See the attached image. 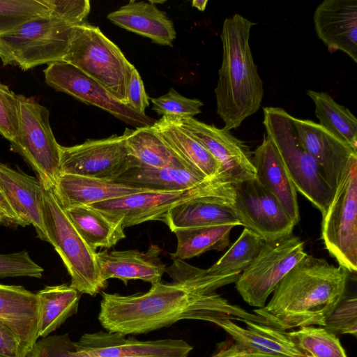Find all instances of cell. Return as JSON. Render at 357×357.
Segmentation results:
<instances>
[{"label":"cell","mask_w":357,"mask_h":357,"mask_svg":"<svg viewBox=\"0 0 357 357\" xmlns=\"http://www.w3.org/2000/svg\"><path fill=\"white\" fill-rule=\"evenodd\" d=\"M50 13L43 0H0V34Z\"/></svg>","instance_id":"obj_36"},{"label":"cell","mask_w":357,"mask_h":357,"mask_svg":"<svg viewBox=\"0 0 357 357\" xmlns=\"http://www.w3.org/2000/svg\"><path fill=\"white\" fill-rule=\"evenodd\" d=\"M285 333L306 357H347L335 334L323 326H304Z\"/></svg>","instance_id":"obj_35"},{"label":"cell","mask_w":357,"mask_h":357,"mask_svg":"<svg viewBox=\"0 0 357 357\" xmlns=\"http://www.w3.org/2000/svg\"><path fill=\"white\" fill-rule=\"evenodd\" d=\"M153 128L174 153L208 179L217 177L220 165L208 150L188 131L163 115Z\"/></svg>","instance_id":"obj_28"},{"label":"cell","mask_w":357,"mask_h":357,"mask_svg":"<svg viewBox=\"0 0 357 357\" xmlns=\"http://www.w3.org/2000/svg\"><path fill=\"white\" fill-rule=\"evenodd\" d=\"M152 109L158 115L193 117L202 112L203 102L197 98H188L171 88L169 91L158 97L151 98Z\"/></svg>","instance_id":"obj_37"},{"label":"cell","mask_w":357,"mask_h":357,"mask_svg":"<svg viewBox=\"0 0 357 357\" xmlns=\"http://www.w3.org/2000/svg\"><path fill=\"white\" fill-rule=\"evenodd\" d=\"M98 318L107 331L126 335L149 333L184 319L215 324L225 319L249 321L268 326L264 318L231 304L216 291L176 282H159L140 294L103 292Z\"/></svg>","instance_id":"obj_1"},{"label":"cell","mask_w":357,"mask_h":357,"mask_svg":"<svg viewBox=\"0 0 357 357\" xmlns=\"http://www.w3.org/2000/svg\"><path fill=\"white\" fill-rule=\"evenodd\" d=\"M80 294L77 289L66 284L47 286L36 293L38 337L48 336L76 314Z\"/></svg>","instance_id":"obj_29"},{"label":"cell","mask_w":357,"mask_h":357,"mask_svg":"<svg viewBox=\"0 0 357 357\" xmlns=\"http://www.w3.org/2000/svg\"><path fill=\"white\" fill-rule=\"evenodd\" d=\"M206 180L208 178L195 171L151 167L132 157L129 167L114 181L156 191H183L193 188Z\"/></svg>","instance_id":"obj_26"},{"label":"cell","mask_w":357,"mask_h":357,"mask_svg":"<svg viewBox=\"0 0 357 357\" xmlns=\"http://www.w3.org/2000/svg\"><path fill=\"white\" fill-rule=\"evenodd\" d=\"M349 274L340 266L307 255L282 278L268 303L253 312L282 331L324 326L344 297Z\"/></svg>","instance_id":"obj_2"},{"label":"cell","mask_w":357,"mask_h":357,"mask_svg":"<svg viewBox=\"0 0 357 357\" xmlns=\"http://www.w3.org/2000/svg\"><path fill=\"white\" fill-rule=\"evenodd\" d=\"M294 123L300 144L318 163L334 192L347 165L357 157V150L319 123L294 117Z\"/></svg>","instance_id":"obj_17"},{"label":"cell","mask_w":357,"mask_h":357,"mask_svg":"<svg viewBox=\"0 0 357 357\" xmlns=\"http://www.w3.org/2000/svg\"><path fill=\"white\" fill-rule=\"evenodd\" d=\"M126 105L141 114L149 106V98L146 93L143 81L135 68L129 81L127 91Z\"/></svg>","instance_id":"obj_42"},{"label":"cell","mask_w":357,"mask_h":357,"mask_svg":"<svg viewBox=\"0 0 357 357\" xmlns=\"http://www.w3.org/2000/svg\"><path fill=\"white\" fill-rule=\"evenodd\" d=\"M321 237L329 254L349 273L357 271V157L347 165L326 211Z\"/></svg>","instance_id":"obj_10"},{"label":"cell","mask_w":357,"mask_h":357,"mask_svg":"<svg viewBox=\"0 0 357 357\" xmlns=\"http://www.w3.org/2000/svg\"><path fill=\"white\" fill-rule=\"evenodd\" d=\"M264 243L259 236L244 228L228 250L206 271L213 275L241 273L257 257Z\"/></svg>","instance_id":"obj_34"},{"label":"cell","mask_w":357,"mask_h":357,"mask_svg":"<svg viewBox=\"0 0 357 357\" xmlns=\"http://www.w3.org/2000/svg\"><path fill=\"white\" fill-rule=\"evenodd\" d=\"M43 215L50 243L70 275V285L80 294L96 296L107 286L100 277L96 252L88 246L76 230L52 188L44 187Z\"/></svg>","instance_id":"obj_7"},{"label":"cell","mask_w":357,"mask_h":357,"mask_svg":"<svg viewBox=\"0 0 357 357\" xmlns=\"http://www.w3.org/2000/svg\"><path fill=\"white\" fill-rule=\"evenodd\" d=\"M266 137L277 149L297 191L324 213L333 192L315 160L299 142L294 117L280 107L263 109Z\"/></svg>","instance_id":"obj_5"},{"label":"cell","mask_w":357,"mask_h":357,"mask_svg":"<svg viewBox=\"0 0 357 357\" xmlns=\"http://www.w3.org/2000/svg\"><path fill=\"white\" fill-rule=\"evenodd\" d=\"M0 334L8 337L16 339L18 341L14 333L1 321H0Z\"/></svg>","instance_id":"obj_46"},{"label":"cell","mask_w":357,"mask_h":357,"mask_svg":"<svg viewBox=\"0 0 357 357\" xmlns=\"http://www.w3.org/2000/svg\"><path fill=\"white\" fill-rule=\"evenodd\" d=\"M107 18L117 26L160 45L172 46L176 37L172 20L152 2L130 1L108 14Z\"/></svg>","instance_id":"obj_25"},{"label":"cell","mask_w":357,"mask_h":357,"mask_svg":"<svg viewBox=\"0 0 357 357\" xmlns=\"http://www.w3.org/2000/svg\"><path fill=\"white\" fill-rule=\"evenodd\" d=\"M50 13L76 25L86 22L90 12L88 0H43Z\"/></svg>","instance_id":"obj_41"},{"label":"cell","mask_w":357,"mask_h":357,"mask_svg":"<svg viewBox=\"0 0 357 357\" xmlns=\"http://www.w3.org/2000/svg\"><path fill=\"white\" fill-rule=\"evenodd\" d=\"M306 94L314 103L319 124L357 150V119L349 109L326 92L307 90Z\"/></svg>","instance_id":"obj_33"},{"label":"cell","mask_w":357,"mask_h":357,"mask_svg":"<svg viewBox=\"0 0 357 357\" xmlns=\"http://www.w3.org/2000/svg\"><path fill=\"white\" fill-rule=\"evenodd\" d=\"M160 250L152 246L146 252L136 250L96 252V261L102 281L117 278L127 284L130 280H141L151 284L160 282L166 266L158 258Z\"/></svg>","instance_id":"obj_20"},{"label":"cell","mask_w":357,"mask_h":357,"mask_svg":"<svg viewBox=\"0 0 357 357\" xmlns=\"http://www.w3.org/2000/svg\"><path fill=\"white\" fill-rule=\"evenodd\" d=\"M123 135L130 154L141 163L151 167H176L197 172L174 153L153 126L135 130L126 128Z\"/></svg>","instance_id":"obj_30"},{"label":"cell","mask_w":357,"mask_h":357,"mask_svg":"<svg viewBox=\"0 0 357 357\" xmlns=\"http://www.w3.org/2000/svg\"><path fill=\"white\" fill-rule=\"evenodd\" d=\"M75 345L79 357H188L192 350L183 340H139L102 331L84 334Z\"/></svg>","instance_id":"obj_16"},{"label":"cell","mask_w":357,"mask_h":357,"mask_svg":"<svg viewBox=\"0 0 357 357\" xmlns=\"http://www.w3.org/2000/svg\"><path fill=\"white\" fill-rule=\"evenodd\" d=\"M66 211L79 235L95 252L98 248H110L126 238L124 228L119 223L88 206H75Z\"/></svg>","instance_id":"obj_31"},{"label":"cell","mask_w":357,"mask_h":357,"mask_svg":"<svg viewBox=\"0 0 357 357\" xmlns=\"http://www.w3.org/2000/svg\"><path fill=\"white\" fill-rule=\"evenodd\" d=\"M18 100L19 128L10 142L11 147L30 165L45 188H53L61 175V145L51 128L50 111L32 98L18 95Z\"/></svg>","instance_id":"obj_9"},{"label":"cell","mask_w":357,"mask_h":357,"mask_svg":"<svg viewBox=\"0 0 357 357\" xmlns=\"http://www.w3.org/2000/svg\"><path fill=\"white\" fill-rule=\"evenodd\" d=\"M252 162L257 181L275 197L296 225L300 220L296 190L277 149L267 137L253 152Z\"/></svg>","instance_id":"obj_22"},{"label":"cell","mask_w":357,"mask_h":357,"mask_svg":"<svg viewBox=\"0 0 357 357\" xmlns=\"http://www.w3.org/2000/svg\"><path fill=\"white\" fill-rule=\"evenodd\" d=\"M62 61L76 67L126 105L128 86L135 67L99 27L86 22L74 25Z\"/></svg>","instance_id":"obj_4"},{"label":"cell","mask_w":357,"mask_h":357,"mask_svg":"<svg viewBox=\"0 0 357 357\" xmlns=\"http://www.w3.org/2000/svg\"><path fill=\"white\" fill-rule=\"evenodd\" d=\"M0 225L22 226V222L13 211L0 188Z\"/></svg>","instance_id":"obj_45"},{"label":"cell","mask_w":357,"mask_h":357,"mask_svg":"<svg viewBox=\"0 0 357 357\" xmlns=\"http://www.w3.org/2000/svg\"><path fill=\"white\" fill-rule=\"evenodd\" d=\"M19 115L18 95L0 82V134L10 142L18 132Z\"/></svg>","instance_id":"obj_40"},{"label":"cell","mask_w":357,"mask_h":357,"mask_svg":"<svg viewBox=\"0 0 357 357\" xmlns=\"http://www.w3.org/2000/svg\"><path fill=\"white\" fill-rule=\"evenodd\" d=\"M168 116L208 150L220 165L218 176L225 181L235 184L255 178L249 147L230 130L206 124L193 117Z\"/></svg>","instance_id":"obj_15"},{"label":"cell","mask_w":357,"mask_h":357,"mask_svg":"<svg viewBox=\"0 0 357 357\" xmlns=\"http://www.w3.org/2000/svg\"><path fill=\"white\" fill-rule=\"evenodd\" d=\"M324 327L335 334H357V298L344 297L326 319Z\"/></svg>","instance_id":"obj_39"},{"label":"cell","mask_w":357,"mask_h":357,"mask_svg":"<svg viewBox=\"0 0 357 357\" xmlns=\"http://www.w3.org/2000/svg\"><path fill=\"white\" fill-rule=\"evenodd\" d=\"M132 158L123 135L88 139L80 144L61 146L60 173L114 181Z\"/></svg>","instance_id":"obj_13"},{"label":"cell","mask_w":357,"mask_h":357,"mask_svg":"<svg viewBox=\"0 0 357 357\" xmlns=\"http://www.w3.org/2000/svg\"><path fill=\"white\" fill-rule=\"evenodd\" d=\"M207 195L233 199V184L217 176L189 190L141 192L88 206L125 229L147 221H161L175 205L193 197Z\"/></svg>","instance_id":"obj_8"},{"label":"cell","mask_w":357,"mask_h":357,"mask_svg":"<svg viewBox=\"0 0 357 357\" xmlns=\"http://www.w3.org/2000/svg\"><path fill=\"white\" fill-rule=\"evenodd\" d=\"M210 357H291L283 355L267 354L250 351L237 347L233 342H222Z\"/></svg>","instance_id":"obj_43"},{"label":"cell","mask_w":357,"mask_h":357,"mask_svg":"<svg viewBox=\"0 0 357 357\" xmlns=\"http://www.w3.org/2000/svg\"><path fill=\"white\" fill-rule=\"evenodd\" d=\"M0 188L23 227L32 225L50 243L43 215L44 187L38 178L0 163Z\"/></svg>","instance_id":"obj_19"},{"label":"cell","mask_w":357,"mask_h":357,"mask_svg":"<svg viewBox=\"0 0 357 357\" xmlns=\"http://www.w3.org/2000/svg\"><path fill=\"white\" fill-rule=\"evenodd\" d=\"M233 199L220 196H200L173 206L162 218L172 231L189 227L233 225H241L230 206Z\"/></svg>","instance_id":"obj_23"},{"label":"cell","mask_w":357,"mask_h":357,"mask_svg":"<svg viewBox=\"0 0 357 357\" xmlns=\"http://www.w3.org/2000/svg\"><path fill=\"white\" fill-rule=\"evenodd\" d=\"M44 75L47 84L56 91L99 107L135 128L153 126L156 121L119 102L100 84L67 62L61 61L49 64L44 70Z\"/></svg>","instance_id":"obj_14"},{"label":"cell","mask_w":357,"mask_h":357,"mask_svg":"<svg viewBox=\"0 0 357 357\" xmlns=\"http://www.w3.org/2000/svg\"><path fill=\"white\" fill-rule=\"evenodd\" d=\"M43 271L44 269L31 258L26 250L0 254V278L15 277L40 278Z\"/></svg>","instance_id":"obj_38"},{"label":"cell","mask_w":357,"mask_h":357,"mask_svg":"<svg viewBox=\"0 0 357 357\" xmlns=\"http://www.w3.org/2000/svg\"><path fill=\"white\" fill-rule=\"evenodd\" d=\"M19 342L0 334V357H27Z\"/></svg>","instance_id":"obj_44"},{"label":"cell","mask_w":357,"mask_h":357,"mask_svg":"<svg viewBox=\"0 0 357 357\" xmlns=\"http://www.w3.org/2000/svg\"><path fill=\"white\" fill-rule=\"evenodd\" d=\"M38 301L22 286L0 284V321L16 335L29 355L38 336Z\"/></svg>","instance_id":"obj_21"},{"label":"cell","mask_w":357,"mask_h":357,"mask_svg":"<svg viewBox=\"0 0 357 357\" xmlns=\"http://www.w3.org/2000/svg\"><path fill=\"white\" fill-rule=\"evenodd\" d=\"M231 210L241 226L264 241L275 240L292 234L296 223L278 200L252 178L233 184Z\"/></svg>","instance_id":"obj_12"},{"label":"cell","mask_w":357,"mask_h":357,"mask_svg":"<svg viewBox=\"0 0 357 357\" xmlns=\"http://www.w3.org/2000/svg\"><path fill=\"white\" fill-rule=\"evenodd\" d=\"M254 25L238 13L227 17L222 24V59L215 94L217 114L229 130L256 113L262 102L263 82L249 45Z\"/></svg>","instance_id":"obj_3"},{"label":"cell","mask_w":357,"mask_h":357,"mask_svg":"<svg viewBox=\"0 0 357 357\" xmlns=\"http://www.w3.org/2000/svg\"><path fill=\"white\" fill-rule=\"evenodd\" d=\"M307 255L303 241L293 234L264 241L257 257L236 281L238 292L248 305L264 307L282 278Z\"/></svg>","instance_id":"obj_11"},{"label":"cell","mask_w":357,"mask_h":357,"mask_svg":"<svg viewBox=\"0 0 357 357\" xmlns=\"http://www.w3.org/2000/svg\"><path fill=\"white\" fill-rule=\"evenodd\" d=\"M208 1L207 0H193L192 5L200 11H204L206 9Z\"/></svg>","instance_id":"obj_47"},{"label":"cell","mask_w":357,"mask_h":357,"mask_svg":"<svg viewBox=\"0 0 357 357\" xmlns=\"http://www.w3.org/2000/svg\"><path fill=\"white\" fill-rule=\"evenodd\" d=\"M52 189L57 200L65 210L137 192L153 191L116 181L73 174H61Z\"/></svg>","instance_id":"obj_24"},{"label":"cell","mask_w":357,"mask_h":357,"mask_svg":"<svg viewBox=\"0 0 357 357\" xmlns=\"http://www.w3.org/2000/svg\"><path fill=\"white\" fill-rule=\"evenodd\" d=\"M313 20L317 36L330 52L340 50L357 62V0H324Z\"/></svg>","instance_id":"obj_18"},{"label":"cell","mask_w":357,"mask_h":357,"mask_svg":"<svg viewBox=\"0 0 357 357\" xmlns=\"http://www.w3.org/2000/svg\"><path fill=\"white\" fill-rule=\"evenodd\" d=\"M74 24L50 13L0 34V59L3 66L23 70L63 61Z\"/></svg>","instance_id":"obj_6"},{"label":"cell","mask_w":357,"mask_h":357,"mask_svg":"<svg viewBox=\"0 0 357 357\" xmlns=\"http://www.w3.org/2000/svg\"><path fill=\"white\" fill-rule=\"evenodd\" d=\"M234 227L224 225L174 229L172 232L177 238V247L171 257L183 261L209 250H223L229 244L230 232Z\"/></svg>","instance_id":"obj_32"},{"label":"cell","mask_w":357,"mask_h":357,"mask_svg":"<svg viewBox=\"0 0 357 357\" xmlns=\"http://www.w3.org/2000/svg\"><path fill=\"white\" fill-rule=\"evenodd\" d=\"M243 328L229 319L222 320L218 326L225 331L238 348L250 351L291 357H306L289 339L284 331L265 324L245 321Z\"/></svg>","instance_id":"obj_27"}]
</instances>
